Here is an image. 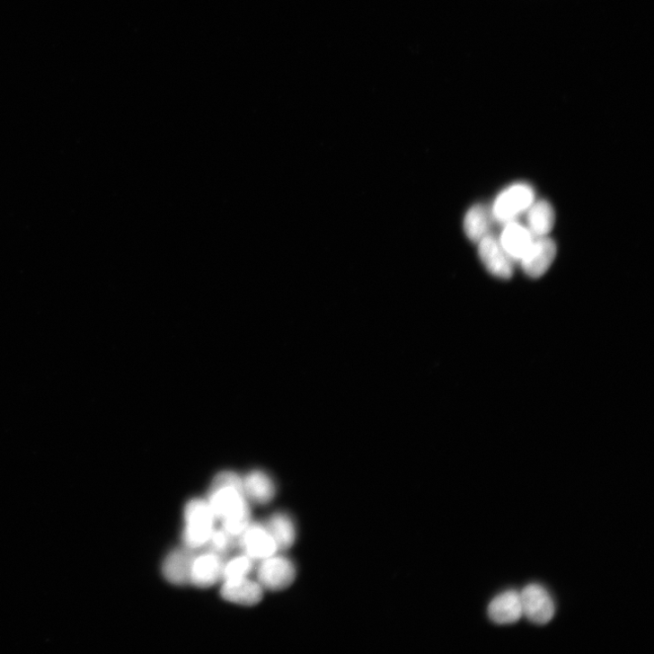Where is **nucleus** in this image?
<instances>
[{"label": "nucleus", "mask_w": 654, "mask_h": 654, "mask_svg": "<svg viewBox=\"0 0 654 654\" xmlns=\"http://www.w3.org/2000/svg\"><path fill=\"white\" fill-rule=\"evenodd\" d=\"M208 502L222 527L233 537L239 536L252 524V511L243 490L224 486L209 490Z\"/></svg>", "instance_id": "obj_1"}, {"label": "nucleus", "mask_w": 654, "mask_h": 654, "mask_svg": "<svg viewBox=\"0 0 654 654\" xmlns=\"http://www.w3.org/2000/svg\"><path fill=\"white\" fill-rule=\"evenodd\" d=\"M184 518L186 526L182 537L185 546L194 550L205 546L215 529L216 520L208 500H190L185 508Z\"/></svg>", "instance_id": "obj_2"}, {"label": "nucleus", "mask_w": 654, "mask_h": 654, "mask_svg": "<svg viewBox=\"0 0 654 654\" xmlns=\"http://www.w3.org/2000/svg\"><path fill=\"white\" fill-rule=\"evenodd\" d=\"M296 578V569L293 561L277 553L262 560L258 569V582L263 589L270 591L288 588Z\"/></svg>", "instance_id": "obj_3"}, {"label": "nucleus", "mask_w": 654, "mask_h": 654, "mask_svg": "<svg viewBox=\"0 0 654 654\" xmlns=\"http://www.w3.org/2000/svg\"><path fill=\"white\" fill-rule=\"evenodd\" d=\"M535 201L534 190L526 184H516L504 190L496 199L493 216L500 223L508 224L526 211Z\"/></svg>", "instance_id": "obj_4"}, {"label": "nucleus", "mask_w": 654, "mask_h": 654, "mask_svg": "<svg viewBox=\"0 0 654 654\" xmlns=\"http://www.w3.org/2000/svg\"><path fill=\"white\" fill-rule=\"evenodd\" d=\"M478 244L479 257L490 274L502 279H508L513 276L515 261L503 249L499 238L488 234Z\"/></svg>", "instance_id": "obj_5"}, {"label": "nucleus", "mask_w": 654, "mask_h": 654, "mask_svg": "<svg viewBox=\"0 0 654 654\" xmlns=\"http://www.w3.org/2000/svg\"><path fill=\"white\" fill-rule=\"evenodd\" d=\"M523 615L537 625L547 624L555 612L553 601L549 593L541 586L532 584L520 594Z\"/></svg>", "instance_id": "obj_6"}, {"label": "nucleus", "mask_w": 654, "mask_h": 654, "mask_svg": "<svg viewBox=\"0 0 654 654\" xmlns=\"http://www.w3.org/2000/svg\"><path fill=\"white\" fill-rule=\"evenodd\" d=\"M237 537V544L243 554L248 555L254 561H262L278 552L266 525L251 524Z\"/></svg>", "instance_id": "obj_7"}, {"label": "nucleus", "mask_w": 654, "mask_h": 654, "mask_svg": "<svg viewBox=\"0 0 654 654\" xmlns=\"http://www.w3.org/2000/svg\"><path fill=\"white\" fill-rule=\"evenodd\" d=\"M556 244L548 236L535 237L530 249L520 261L525 273L531 278L542 277L556 256Z\"/></svg>", "instance_id": "obj_8"}, {"label": "nucleus", "mask_w": 654, "mask_h": 654, "mask_svg": "<svg viewBox=\"0 0 654 654\" xmlns=\"http://www.w3.org/2000/svg\"><path fill=\"white\" fill-rule=\"evenodd\" d=\"M197 556L194 549L187 546L171 552L162 565L164 578L174 586L190 584L191 569Z\"/></svg>", "instance_id": "obj_9"}, {"label": "nucleus", "mask_w": 654, "mask_h": 654, "mask_svg": "<svg viewBox=\"0 0 654 654\" xmlns=\"http://www.w3.org/2000/svg\"><path fill=\"white\" fill-rule=\"evenodd\" d=\"M223 557L208 552L197 555L191 569L190 584L199 588H208L222 579Z\"/></svg>", "instance_id": "obj_10"}, {"label": "nucleus", "mask_w": 654, "mask_h": 654, "mask_svg": "<svg viewBox=\"0 0 654 654\" xmlns=\"http://www.w3.org/2000/svg\"><path fill=\"white\" fill-rule=\"evenodd\" d=\"M220 595L230 603L252 606L262 600L263 588L259 582L244 578L233 581H224Z\"/></svg>", "instance_id": "obj_11"}, {"label": "nucleus", "mask_w": 654, "mask_h": 654, "mask_svg": "<svg viewBox=\"0 0 654 654\" xmlns=\"http://www.w3.org/2000/svg\"><path fill=\"white\" fill-rule=\"evenodd\" d=\"M488 615L498 624H512L523 616L520 594L517 591H507L490 603Z\"/></svg>", "instance_id": "obj_12"}, {"label": "nucleus", "mask_w": 654, "mask_h": 654, "mask_svg": "<svg viewBox=\"0 0 654 654\" xmlns=\"http://www.w3.org/2000/svg\"><path fill=\"white\" fill-rule=\"evenodd\" d=\"M499 238L503 249L514 261H520L534 241V236L527 227L516 221L506 224Z\"/></svg>", "instance_id": "obj_13"}, {"label": "nucleus", "mask_w": 654, "mask_h": 654, "mask_svg": "<svg viewBox=\"0 0 654 654\" xmlns=\"http://www.w3.org/2000/svg\"><path fill=\"white\" fill-rule=\"evenodd\" d=\"M243 485L245 498L258 505L270 504L277 494L273 479L263 471L250 473L243 479Z\"/></svg>", "instance_id": "obj_14"}, {"label": "nucleus", "mask_w": 654, "mask_h": 654, "mask_svg": "<svg viewBox=\"0 0 654 654\" xmlns=\"http://www.w3.org/2000/svg\"><path fill=\"white\" fill-rule=\"evenodd\" d=\"M554 211L546 200L536 201L527 209V228L534 237L547 236L554 224Z\"/></svg>", "instance_id": "obj_15"}, {"label": "nucleus", "mask_w": 654, "mask_h": 654, "mask_svg": "<svg viewBox=\"0 0 654 654\" xmlns=\"http://www.w3.org/2000/svg\"><path fill=\"white\" fill-rule=\"evenodd\" d=\"M273 537L278 550L286 551L293 546L296 539V529L292 518L285 513L273 515L266 525Z\"/></svg>", "instance_id": "obj_16"}, {"label": "nucleus", "mask_w": 654, "mask_h": 654, "mask_svg": "<svg viewBox=\"0 0 654 654\" xmlns=\"http://www.w3.org/2000/svg\"><path fill=\"white\" fill-rule=\"evenodd\" d=\"M464 228L467 237L475 243L488 234L490 214L486 208L482 205L471 208L464 217Z\"/></svg>", "instance_id": "obj_17"}, {"label": "nucleus", "mask_w": 654, "mask_h": 654, "mask_svg": "<svg viewBox=\"0 0 654 654\" xmlns=\"http://www.w3.org/2000/svg\"><path fill=\"white\" fill-rule=\"evenodd\" d=\"M254 566V560L248 555L237 556L224 564L222 579L233 581L248 578Z\"/></svg>", "instance_id": "obj_18"}, {"label": "nucleus", "mask_w": 654, "mask_h": 654, "mask_svg": "<svg viewBox=\"0 0 654 654\" xmlns=\"http://www.w3.org/2000/svg\"><path fill=\"white\" fill-rule=\"evenodd\" d=\"M233 536L229 535L223 527L222 529H214L208 544L209 552L224 557L233 545Z\"/></svg>", "instance_id": "obj_19"}, {"label": "nucleus", "mask_w": 654, "mask_h": 654, "mask_svg": "<svg viewBox=\"0 0 654 654\" xmlns=\"http://www.w3.org/2000/svg\"><path fill=\"white\" fill-rule=\"evenodd\" d=\"M224 486H233L243 492V479L234 472L224 471L217 473L213 479L210 490Z\"/></svg>", "instance_id": "obj_20"}]
</instances>
